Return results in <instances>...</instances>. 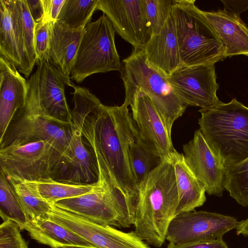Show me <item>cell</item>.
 I'll return each mask as SVG.
<instances>
[{
    "label": "cell",
    "mask_w": 248,
    "mask_h": 248,
    "mask_svg": "<svg viewBox=\"0 0 248 248\" xmlns=\"http://www.w3.org/2000/svg\"><path fill=\"white\" fill-rule=\"evenodd\" d=\"M41 196L50 203L78 197L92 191L98 184L76 185L55 181L51 178L34 181Z\"/></svg>",
    "instance_id": "f546056e"
},
{
    "label": "cell",
    "mask_w": 248,
    "mask_h": 248,
    "mask_svg": "<svg viewBox=\"0 0 248 248\" xmlns=\"http://www.w3.org/2000/svg\"><path fill=\"white\" fill-rule=\"evenodd\" d=\"M123 62V104L128 107L135 92H143L151 99L171 134L173 123L183 115L187 106L174 93L167 78L149 63L144 50H134Z\"/></svg>",
    "instance_id": "5b68a950"
},
{
    "label": "cell",
    "mask_w": 248,
    "mask_h": 248,
    "mask_svg": "<svg viewBox=\"0 0 248 248\" xmlns=\"http://www.w3.org/2000/svg\"><path fill=\"white\" fill-rule=\"evenodd\" d=\"M130 106L139 135L164 160H170L177 151L173 147L171 134L150 97L142 92H136Z\"/></svg>",
    "instance_id": "e0dca14e"
},
{
    "label": "cell",
    "mask_w": 248,
    "mask_h": 248,
    "mask_svg": "<svg viewBox=\"0 0 248 248\" xmlns=\"http://www.w3.org/2000/svg\"><path fill=\"white\" fill-rule=\"evenodd\" d=\"M134 232L146 244L161 247L176 216L178 194L173 166L164 160L139 187Z\"/></svg>",
    "instance_id": "7a4b0ae2"
},
{
    "label": "cell",
    "mask_w": 248,
    "mask_h": 248,
    "mask_svg": "<svg viewBox=\"0 0 248 248\" xmlns=\"http://www.w3.org/2000/svg\"><path fill=\"white\" fill-rule=\"evenodd\" d=\"M131 171L138 187L164 161L138 133L129 149Z\"/></svg>",
    "instance_id": "484cf974"
},
{
    "label": "cell",
    "mask_w": 248,
    "mask_h": 248,
    "mask_svg": "<svg viewBox=\"0 0 248 248\" xmlns=\"http://www.w3.org/2000/svg\"><path fill=\"white\" fill-rule=\"evenodd\" d=\"M199 112V129L225 168L248 157V107L234 98Z\"/></svg>",
    "instance_id": "3957f363"
},
{
    "label": "cell",
    "mask_w": 248,
    "mask_h": 248,
    "mask_svg": "<svg viewBox=\"0 0 248 248\" xmlns=\"http://www.w3.org/2000/svg\"><path fill=\"white\" fill-rule=\"evenodd\" d=\"M98 3V0H65L57 20L71 29H84Z\"/></svg>",
    "instance_id": "f1b7e54d"
},
{
    "label": "cell",
    "mask_w": 248,
    "mask_h": 248,
    "mask_svg": "<svg viewBox=\"0 0 248 248\" xmlns=\"http://www.w3.org/2000/svg\"><path fill=\"white\" fill-rule=\"evenodd\" d=\"M225 169V190L239 204L248 207V157Z\"/></svg>",
    "instance_id": "4dcf8cb0"
},
{
    "label": "cell",
    "mask_w": 248,
    "mask_h": 248,
    "mask_svg": "<svg viewBox=\"0 0 248 248\" xmlns=\"http://www.w3.org/2000/svg\"><path fill=\"white\" fill-rule=\"evenodd\" d=\"M0 56L12 63L18 71L27 78L33 68L14 28L4 0H0Z\"/></svg>",
    "instance_id": "cb8c5ba5"
},
{
    "label": "cell",
    "mask_w": 248,
    "mask_h": 248,
    "mask_svg": "<svg viewBox=\"0 0 248 248\" xmlns=\"http://www.w3.org/2000/svg\"><path fill=\"white\" fill-rule=\"evenodd\" d=\"M85 28L73 29L58 20L50 21L48 59L68 79H70Z\"/></svg>",
    "instance_id": "ffe728a7"
},
{
    "label": "cell",
    "mask_w": 248,
    "mask_h": 248,
    "mask_svg": "<svg viewBox=\"0 0 248 248\" xmlns=\"http://www.w3.org/2000/svg\"><path fill=\"white\" fill-rule=\"evenodd\" d=\"M0 215L3 221L10 219L20 230H25L29 219L14 188L7 177L0 171Z\"/></svg>",
    "instance_id": "83f0119b"
},
{
    "label": "cell",
    "mask_w": 248,
    "mask_h": 248,
    "mask_svg": "<svg viewBox=\"0 0 248 248\" xmlns=\"http://www.w3.org/2000/svg\"><path fill=\"white\" fill-rule=\"evenodd\" d=\"M224 9L240 16L241 13L248 9V0H221Z\"/></svg>",
    "instance_id": "74e56055"
},
{
    "label": "cell",
    "mask_w": 248,
    "mask_h": 248,
    "mask_svg": "<svg viewBox=\"0 0 248 248\" xmlns=\"http://www.w3.org/2000/svg\"><path fill=\"white\" fill-rule=\"evenodd\" d=\"M73 88L72 124L80 128L84 143L125 197L134 221L139 190L130 169L129 149L138 130L128 107L105 106L87 88Z\"/></svg>",
    "instance_id": "6da1fadb"
},
{
    "label": "cell",
    "mask_w": 248,
    "mask_h": 248,
    "mask_svg": "<svg viewBox=\"0 0 248 248\" xmlns=\"http://www.w3.org/2000/svg\"><path fill=\"white\" fill-rule=\"evenodd\" d=\"M31 14L35 22L37 23L45 19V12L42 0H26Z\"/></svg>",
    "instance_id": "8d00e7d4"
},
{
    "label": "cell",
    "mask_w": 248,
    "mask_h": 248,
    "mask_svg": "<svg viewBox=\"0 0 248 248\" xmlns=\"http://www.w3.org/2000/svg\"><path fill=\"white\" fill-rule=\"evenodd\" d=\"M51 204L49 219L97 248H149L134 231L125 232L110 226L98 224Z\"/></svg>",
    "instance_id": "7c38bea8"
},
{
    "label": "cell",
    "mask_w": 248,
    "mask_h": 248,
    "mask_svg": "<svg viewBox=\"0 0 248 248\" xmlns=\"http://www.w3.org/2000/svg\"><path fill=\"white\" fill-rule=\"evenodd\" d=\"M61 155L44 140L11 144L0 148V171L16 183L50 178Z\"/></svg>",
    "instance_id": "9c48e42d"
},
{
    "label": "cell",
    "mask_w": 248,
    "mask_h": 248,
    "mask_svg": "<svg viewBox=\"0 0 248 248\" xmlns=\"http://www.w3.org/2000/svg\"><path fill=\"white\" fill-rule=\"evenodd\" d=\"M72 133V124L56 121L21 109L16 113L0 140V148L11 144L44 140L62 154L71 140Z\"/></svg>",
    "instance_id": "30bf717a"
},
{
    "label": "cell",
    "mask_w": 248,
    "mask_h": 248,
    "mask_svg": "<svg viewBox=\"0 0 248 248\" xmlns=\"http://www.w3.org/2000/svg\"><path fill=\"white\" fill-rule=\"evenodd\" d=\"M45 19L48 21L57 20L65 0H42Z\"/></svg>",
    "instance_id": "d590c367"
},
{
    "label": "cell",
    "mask_w": 248,
    "mask_h": 248,
    "mask_svg": "<svg viewBox=\"0 0 248 248\" xmlns=\"http://www.w3.org/2000/svg\"><path fill=\"white\" fill-rule=\"evenodd\" d=\"M202 13L221 40L226 58L248 56V27L240 16L225 9Z\"/></svg>",
    "instance_id": "44dd1931"
},
{
    "label": "cell",
    "mask_w": 248,
    "mask_h": 248,
    "mask_svg": "<svg viewBox=\"0 0 248 248\" xmlns=\"http://www.w3.org/2000/svg\"><path fill=\"white\" fill-rule=\"evenodd\" d=\"M27 81L16 67L0 56V140L18 110L26 104Z\"/></svg>",
    "instance_id": "ac0fdd59"
},
{
    "label": "cell",
    "mask_w": 248,
    "mask_h": 248,
    "mask_svg": "<svg viewBox=\"0 0 248 248\" xmlns=\"http://www.w3.org/2000/svg\"><path fill=\"white\" fill-rule=\"evenodd\" d=\"M66 248H76V247H68Z\"/></svg>",
    "instance_id": "f35d334b"
},
{
    "label": "cell",
    "mask_w": 248,
    "mask_h": 248,
    "mask_svg": "<svg viewBox=\"0 0 248 248\" xmlns=\"http://www.w3.org/2000/svg\"><path fill=\"white\" fill-rule=\"evenodd\" d=\"M185 162L210 195L221 197L224 191L225 168L211 150L200 129L183 146Z\"/></svg>",
    "instance_id": "2e32d148"
},
{
    "label": "cell",
    "mask_w": 248,
    "mask_h": 248,
    "mask_svg": "<svg viewBox=\"0 0 248 248\" xmlns=\"http://www.w3.org/2000/svg\"><path fill=\"white\" fill-rule=\"evenodd\" d=\"M174 170L178 194L176 215L194 211L205 202V189L186 164L183 154L176 152L170 160Z\"/></svg>",
    "instance_id": "7402d4cb"
},
{
    "label": "cell",
    "mask_w": 248,
    "mask_h": 248,
    "mask_svg": "<svg viewBox=\"0 0 248 248\" xmlns=\"http://www.w3.org/2000/svg\"></svg>",
    "instance_id": "ab89813d"
},
{
    "label": "cell",
    "mask_w": 248,
    "mask_h": 248,
    "mask_svg": "<svg viewBox=\"0 0 248 248\" xmlns=\"http://www.w3.org/2000/svg\"><path fill=\"white\" fill-rule=\"evenodd\" d=\"M146 24L151 36L158 34L171 16L173 0H141Z\"/></svg>",
    "instance_id": "1f68e13d"
},
{
    "label": "cell",
    "mask_w": 248,
    "mask_h": 248,
    "mask_svg": "<svg viewBox=\"0 0 248 248\" xmlns=\"http://www.w3.org/2000/svg\"><path fill=\"white\" fill-rule=\"evenodd\" d=\"M144 51L149 63L167 78L182 67L178 39L171 14L160 32L150 37Z\"/></svg>",
    "instance_id": "d6986e66"
},
{
    "label": "cell",
    "mask_w": 248,
    "mask_h": 248,
    "mask_svg": "<svg viewBox=\"0 0 248 248\" xmlns=\"http://www.w3.org/2000/svg\"><path fill=\"white\" fill-rule=\"evenodd\" d=\"M97 10L108 18L115 32L136 50H144L151 36L141 0H98Z\"/></svg>",
    "instance_id": "9a60e30c"
},
{
    "label": "cell",
    "mask_w": 248,
    "mask_h": 248,
    "mask_svg": "<svg viewBox=\"0 0 248 248\" xmlns=\"http://www.w3.org/2000/svg\"><path fill=\"white\" fill-rule=\"evenodd\" d=\"M173 91L187 106L211 108L220 101L217 92L215 64L182 66L167 78Z\"/></svg>",
    "instance_id": "4fadbf2b"
},
{
    "label": "cell",
    "mask_w": 248,
    "mask_h": 248,
    "mask_svg": "<svg viewBox=\"0 0 248 248\" xmlns=\"http://www.w3.org/2000/svg\"><path fill=\"white\" fill-rule=\"evenodd\" d=\"M50 26V21L45 19L35 24L34 41L38 62L48 58Z\"/></svg>",
    "instance_id": "836d02e7"
},
{
    "label": "cell",
    "mask_w": 248,
    "mask_h": 248,
    "mask_svg": "<svg viewBox=\"0 0 248 248\" xmlns=\"http://www.w3.org/2000/svg\"><path fill=\"white\" fill-rule=\"evenodd\" d=\"M167 248H228L222 238L180 244L169 243Z\"/></svg>",
    "instance_id": "e575fe53"
},
{
    "label": "cell",
    "mask_w": 248,
    "mask_h": 248,
    "mask_svg": "<svg viewBox=\"0 0 248 248\" xmlns=\"http://www.w3.org/2000/svg\"><path fill=\"white\" fill-rule=\"evenodd\" d=\"M239 222L233 217L215 212H184L176 215L170 223L166 240L180 244L217 239L235 229Z\"/></svg>",
    "instance_id": "8fae6325"
},
{
    "label": "cell",
    "mask_w": 248,
    "mask_h": 248,
    "mask_svg": "<svg viewBox=\"0 0 248 248\" xmlns=\"http://www.w3.org/2000/svg\"><path fill=\"white\" fill-rule=\"evenodd\" d=\"M9 9L13 25L18 38L33 68L38 60L34 46V22L26 0H4Z\"/></svg>",
    "instance_id": "d4e9b609"
},
{
    "label": "cell",
    "mask_w": 248,
    "mask_h": 248,
    "mask_svg": "<svg viewBox=\"0 0 248 248\" xmlns=\"http://www.w3.org/2000/svg\"><path fill=\"white\" fill-rule=\"evenodd\" d=\"M98 167V184L92 191L52 204L98 224L120 228L130 227L134 222L125 197Z\"/></svg>",
    "instance_id": "8992f818"
},
{
    "label": "cell",
    "mask_w": 248,
    "mask_h": 248,
    "mask_svg": "<svg viewBox=\"0 0 248 248\" xmlns=\"http://www.w3.org/2000/svg\"><path fill=\"white\" fill-rule=\"evenodd\" d=\"M27 83L26 102L22 109L56 121L72 124L64 86L71 87L73 83L61 73L48 58L38 62L36 70Z\"/></svg>",
    "instance_id": "ba28073f"
},
{
    "label": "cell",
    "mask_w": 248,
    "mask_h": 248,
    "mask_svg": "<svg viewBox=\"0 0 248 248\" xmlns=\"http://www.w3.org/2000/svg\"><path fill=\"white\" fill-rule=\"evenodd\" d=\"M50 178L60 182L83 185L95 184L99 179L96 156L86 147L80 128L74 124H72L71 140Z\"/></svg>",
    "instance_id": "5bb4252c"
},
{
    "label": "cell",
    "mask_w": 248,
    "mask_h": 248,
    "mask_svg": "<svg viewBox=\"0 0 248 248\" xmlns=\"http://www.w3.org/2000/svg\"><path fill=\"white\" fill-rule=\"evenodd\" d=\"M10 183L14 188L29 221H37L49 219L51 204L41 196L34 181Z\"/></svg>",
    "instance_id": "4316f807"
},
{
    "label": "cell",
    "mask_w": 248,
    "mask_h": 248,
    "mask_svg": "<svg viewBox=\"0 0 248 248\" xmlns=\"http://www.w3.org/2000/svg\"><path fill=\"white\" fill-rule=\"evenodd\" d=\"M25 230L37 242L51 248H97L78 234L50 219L29 220Z\"/></svg>",
    "instance_id": "603a6c76"
},
{
    "label": "cell",
    "mask_w": 248,
    "mask_h": 248,
    "mask_svg": "<svg viewBox=\"0 0 248 248\" xmlns=\"http://www.w3.org/2000/svg\"><path fill=\"white\" fill-rule=\"evenodd\" d=\"M19 230L14 221H3L0 226V248H28Z\"/></svg>",
    "instance_id": "d6a6232c"
},
{
    "label": "cell",
    "mask_w": 248,
    "mask_h": 248,
    "mask_svg": "<svg viewBox=\"0 0 248 248\" xmlns=\"http://www.w3.org/2000/svg\"><path fill=\"white\" fill-rule=\"evenodd\" d=\"M194 0H174L171 9L182 66L215 64L226 58L223 45Z\"/></svg>",
    "instance_id": "277c9868"
},
{
    "label": "cell",
    "mask_w": 248,
    "mask_h": 248,
    "mask_svg": "<svg viewBox=\"0 0 248 248\" xmlns=\"http://www.w3.org/2000/svg\"><path fill=\"white\" fill-rule=\"evenodd\" d=\"M115 31L107 16L88 24L81 39L70 78L77 83L96 73L121 71Z\"/></svg>",
    "instance_id": "52a82bcc"
}]
</instances>
